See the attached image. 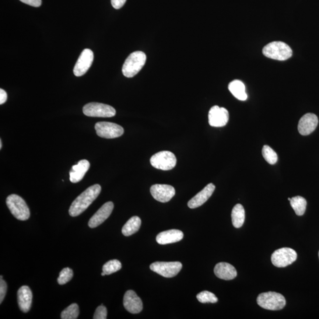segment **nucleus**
<instances>
[{
	"mask_svg": "<svg viewBox=\"0 0 319 319\" xmlns=\"http://www.w3.org/2000/svg\"><path fill=\"white\" fill-rule=\"evenodd\" d=\"M297 252L290 248H282L274 252L271 255L272 264L277 267H286L295 261Z\"/></svg>",
	"mask_w": 319,
	"mask_h": 319,
	"instance_id": "nucleus-8",
	"label": "nucleus"
},
{
	"mask_svg": "<svg viewBox=\"0 0 319 319\" xmlns=\"http://www.w3.org/2000/svg\"><path fill=\"white\" fill-rule=\"evenodd\" d=\"M6 204L15 218L20 220H26L30 218L29 207L24 200L20 196L13 194L8 196Z\"/></svg>",
	"mask_w": 319,
	"mask_h": 319,
	"instance_id": "nucleus-5",
	"label": "nucleus"
},
{
	"mask_svg": "<svg viewBox=\"0 0 319 319\" xmlns=\"http://www.w3.org/2000/svg\"><path fill=\"white\" fill-rule=\"evenodd\" d=\"M8 100V94L4 89H0V104H5Z\"/></svg>",
	"mask_w": 319,
	"mask_h": 319,
	"instance_id": "nucleus-35",
	"label": "nucleus"
},
{
	"mask_svg": "<svg viewBox=\"0 0 319 319\" xmlns=\"http://www.w3.org/2000/svg\"><path fill=\"white\" fill-rule=\"evenodd\" d=\"M32 298V292L29 287L24 286L20 287L17 293V300L20 309L24 313H27L30 310Z\"/></svg>",
	"mask_w": 319,
	"mask_h": 319,
	"instance_id": "nucleus-18",
	"label": "nucleus"
},
{
	"mask_svg": "<svg viewBox=\"0 0 319 319\" xmlns=\"http://www.w3.org/2000/svg\"><path fill=\"white\" fill-rule=\"evenodd\" d=\"M107 318V308L101 305L97 308L94 315V319H106Z\"/></svg>",
	"mask_w": 319,
	"mask_h": 319,
	"instance_id": "nucleus-31",
	"label": "nucleus"
},
{
	"mask_svg": "<svg viewBox=\"0 0 319 319\" xmlns=\"http://www.w3.org/2000/svg\"><path fill=\"white\" fill-rule=\"evenodd\" d=\"M231 218L233 225L236 229H240L243 225L245 219V212L244 207L241 204H237L234 207Z\"/></svg>",
	"mask_w": 319,
	"mask_h": 319,
	"instance_id": "nucleus-24",
	"label": "nucleus"
},
{
	"mask_svg": "<svg viewBox=\"0 0 319 319\" xmlns=\"http://www.w3.org/2000/svg\"><path fill=\"white\" fill-rule=\"evenodd\" d=\"M290 205L298 216H302L306 211V200L301 196H297L291 198Z\"/></svg>",
	"mask_w": 319,
	"mask_h": 319,
	"instance_id": "nucleus-25",
	"label": "nucleus"
},
{
	"mask_svg": "<svg viewBox=\"0 0 319 319\" xmlns=\"http://www.w3.org/2000/svg\"><path fill=\"white\" fill-rule=\"evenodd\" d=\"M177 159L173 153L169 151H162L151 157L152 166L157 169L170 170L176 166Z\"/></svg>",
	"mask_w": 319,
	"mask_h": 319,
	"instance_id": "nucleus-6",
	"label": "nucleus"
},
{
	"mask_svg": "<svg viewBox=\"0 0 319 319\" xmlns=\"http://www.w3.org/2000/svg\"><path fill=\"white\" fill-rule=\"evenodd\" d=\"M229 111L225 108L215 105L210 108L209 112V124L212 127H223L229 122Z\"/></svg>",
	"mask_w": 319,
	"mask_h": 319,
	"instance_id": "nucleus-11",
	"label": "nucleus"
},
{
	"mask_svg": "<svg viewBox=\"0 0 319 319\" xmlns=\"http://www.w3.org/2000/svg\"><path fill=\"white\" fill-rule=\"evenodd\" d=\"M229 89L237 98L240 101L247 100L248 96L245 92V86L244 83L239 80H234L229 84Z\"/></svg>",
	"mask_w": 319,
	"mask_h": 319,
	"instance_id": "nucleus-22",
	"label": "nucleus"
},
{
	"mask_svg": "<svg viewBox=\"0 0 319 319\" xmlns=\"http://www.w3.org/2000/svg\"><path fill=\"white\" fill-rule=\"evenodd\" d=\"M197 299L202 303H215L218 302V298L214 294L208 292V291H203L198 294L196 296Z\"/></svg>",
	"mask_w": 319,
	"mask_h": 319,
	"instance_id": "nucleus-29",
	"label": "nucleus"
},
{
	"mask_svg": "<svg viewBox=\"0 0 319 319\" xmlns=\"http://www.w3.org/2000/svg\"><path fill=\"white\" fill-rule=\"evenodd\" d=\"M95 128L98 136L107 139L120 138L124 132L121 126L110 122H97Z\"/></svg>",
	"mask_w": 319,
	"mask_h": 319,
	"instance_id": "nucleus-10",
	"label": "nucleus"
},
{
	"mask_svg": "<svg viewBox=\"0 0 319 319\" xmlns=\"http://www.w3.org/2000/svg\"><path fill=\"white\" fill-rule=\"evenodd\" d=\"M151 194L156 201L162 203L169 202L175 195V189L168 185L157 184L150 188Z\"/></svg>",
	"mask_w": 319,
	"mask_h": 319,
	"instance_id": "nucleus-13",
	"label": "nucleus"
},
{
	"mask_svg": "<svg viewBox=\"0 0 319 319\" xmlns=\"http://www.w3.org/2000/svg\"><path fill=\"white\" fill-rule=\"evenodd\" d=\"M83 113L87 117L110 118L115 116L116 111L110 105L90 103L83 107Z\"/></svg>",
	"mask_w": 319,
	"mask_h": 319,
	"instance_id": "nucleus-7",
	"label": "nucleus"
},
{
	"mask_svg": "<svg viewBox=\"0 0 319 319\" xmlns=\"http://www.w3.org/2000/svg\"><path fill=\"white\" fill-rule=\"evenodd\" d=\"M215 189V186L213 184H209L207 185L202 191L199 192L197 195L189 201L188 204L189 208L195 209L204 204L212 195Z\"/></svg>",
	"mask_w": 319,
	"mask_h": 319,
	"instance_id": "nucleus-17",
	"label": "nucleus"
},
{
	"mask_svg": "<svg viewBox=\"0 0 319 319\" xmlns=\"http://www.w3.org/2000/svg\"><path fill=\"white\" fill-rule=\"evenodd\" d=\"M154 272L166 278H173L178 275L182 268L180 262H156L150 265Z\"/></svg>",
	"mask_w": 319,
	"mask_h": 319,
	"instance_id": "nucleus-9",
	"label": "nucleus"
},
{
	"mask_svg": "<svg viewBox=\"0 0 319 319\" xmlns=\"http://www.w3.org/2000/svg\"><path fill=\"white\" fill-rule=\"evenodd\" d=\"M79 310L78 305L73 303L70 305L61 313L62 319H76L78 317Z\"/></svg>",
	"mask_w": 319,
	"mask_h": 319,
	"instance_id": "nucleus-26",
	"label": "nucleus"
},
{
	"mask_svg": "<svg viewBox=\"0 0 319 319\" xmlns=\"http://www.w3.org/2000/svg\"><path fill=\"white\" fill-rule=\"evenodd\" d=\"M257 304L269 310H280L285 307L286 301L282 294L276 292L262 293L258 296Z\"/></svg>",
	"mask_w": 319,
	"mask_h": 319,
	"instance_id": "nucleus-4",
	"label": "nucleus"
},
{
	"mask_svg": "<svg viewBox=\"0 0 319 319\" xmlns=\"http://www.w3.org/2000/svg\"><path fill=\"white\" fill-rule=\"evenodd\" d=\"M127 0H111V5L115 9H120L123 7Z\"/></svg>",
	"mask_w": 319,
	"mask_h": 319,
	"instance_id": "nucleus-34",
	"label": "nucleus"
},
{
	"mask_svg": "<svg viewBox=\"0 0 319 319\" xmlns=\"http://www.w3.org/2000/svg\"><path fill=\"white\" fill-rule=\"evenodd\" d=\"M90 167V163L86 160H81L78 164L73 166L70 171V180L72 183L76 184L82 179Z\"/></svg>",
	"mask_w": 319,
	"mask_h": 319,
	"instance_id": "nucleus-21",
	"label": "nucleus"
},
{
	"mask_svg": "<svg viewBox=\"0 0 319 319\" xmlns=\"http://www.w3.org/2000/svg\"><path fill=\"white\" fill-rule=\"evenodd\" d=\"M318 258H319V252H318Z\"/></svg>",
	"mask_w": 319,
	"mask_h": 319,
	"instance_id": "nucleus-39",
	"label": "nucleus"
},
{
	"mask_svg": "<svg viewBox=\"0 0 319 319\" xmlns=\"http://www.w3.org/2000/svg\"><path fill=\"white\" fill-rule=\"evenodd\" d=\"M0 149H2V140H0Z\"/></svg>",
	"mask_w": 319,
	"mask_h": 319,
	"instance_id": "nucleus-36",
	"label": "nucleus"
},
{
	"mask_svg": "<svg viewBox=\"0 0 319 319\" xmlns=\"http://www.w3.org/2000/svg\"><path fill=\"white\" fill-rule=\"evenodd\" d=\"M113 209L114 203L112 202H108L102 206L89 220L88 225L90 229H95L100 225L109 218Z\"/></svg>",
	"mask_w": 319,
	"mask_h": 319,
	"instance_id": "nucleus-14",
	"label": "nucleus"
},
{
	"mask_svg": "<svg viewBox=\"0 0 319 319\" xmlns=\"http://www.w3.org/2000/svg\"><path fill=\"white\" fill-rule=\"evenodd\" d=\"M94 61V53L89 49H85L80 55L76 63L73 73L76 76L85 75L88 71Z\"/></svg>",
	"mask_w": 319,
	"mask_h": 319,
	"instance_id": "nucleus-12",
	"label": "nucleus"
},
{
	"mask_svg": "<svg viewBox=\"0 0 319 319\" xmlns=\"http://www.w3.org/2000/svg\"><path fill=\"white\" fill-rule=\"evenodd\" d=\"M105 275H105V273H104V272H102V274H101L102 276H104Z\"/></svg>",
	"mask_w": 319,
	"mask_h": 319,
	"instance_id": "nucleus-37",
	"label": "nucleus"
},
{
	"mask_svg": "<svg viewBox=\"0 0 319 319\" xmlns=\"http://www.w3.org/2000/svg\"><path fill=\"white\" fill-rule=\"evenodd\" d=\"M262 153L263 157L269 164H275L278 162V154L270 147L267 145L264 146L262 148Z\"/></svg>",
	"mask_w": 319,
	"mask_h": 319,
	"instance_id": "nucleus-28",
	"label": "nucleus"
},
{
	"mask_svg": "<svg viewBox=\"0 0 319 319\" xmlns=\"http://www.w3.org/2000/svg\"><path fill=\"white\" fill-rule=\"evenodd\" d=\"M184 233L180 230H171L160 233L157 235L156 241L160 245H166L177 243L184 238Z\"/></svg>",
	"mask_w": 319,
	"mask_h": 319,
	"instance_id": "nucleus-19",
	"label": "nucleus"
},
{
	"mask_svg": "<svg viewBox=\"0 0 319 319\" xmlns=\"http://www.w3.org/2000/svg\"><path fill=\"white\" fill-rule=\"evenodd\" d=\"M121 268V262L117 259H113L105 263L103 267V272L106 275H110L120 270Z\"/></svg>",
	"mask_w": 319,
	"mask_h": 319,
	"instance_id": "nucleus-27",
	"label": "nucleus"
},
{
	"mask_svg": "<svg viewBox=\"0 0 319 319\" xmlns=\"http://www.w3.org/2000/svg\"><path fill=\"white\" fill-rule=\"evenodd\" d=\"M265 57L277 61H286L292 57V49L283 41H276L265 45L262 49Z\"/></svg>",
	"mask_w": 319,
	"mask_h": 319,
	"instance_id": "nucleus-2",
	"label": "nucleus"
},
{
	"mask_svg": "<svg viewBox=\"0 0 319 319\" xmlns=\"http://www.w3.org/2000/svg\"><path fill=\"white\" fill-rule=\"evenodd\" d=\"M318 124V118L314 114L308 113L301 118L298 130L302 135H308L313 132L316 128Z\"/></svg>",
	"mask_w": 319,
	"mask_h": 319,
	"instance_id": "nucleus-16",
	"label": "nucleus"
},
{
	"mask_svg": "<svg viewBox=\"0 0 319 319\" xmlns=\"http://www.w3.org/2000/svg\"><path fill=\"white\" fill-rule=\"evenodd\" d=\"M146 59V55L143 52L132 53L126 59L122 66V73L127 78H132L141 71L145 65Z\"/></svg>",
	"mask_w": 319,
	"mask_h": 319,
	"instance_id": "nucleus-3",
	"label": "nucleus"
},
{
	"mask_svg": "<svg viewBox=\"0 0 319 319\" xmlns=\"http://www.w3.org/2000/svg\"><path fill=\"white\" fill-rule=\"evenodd\" d=\"M7 290H8V285L4 280L1 279L0 280V303L3 302L6 296Z\"/></svg>",
	"mask_w": 319,
	"mask_h": 319,
	"instance_id": "nucleus-32",
	"label": "nucleus"
},
{
	"mask_svg": "<svg viewBox=\"0 0 319 319\" xmlns=\"http://www.w3.org/2000/svg\"><path fill=\"white\" fill-rule=\"evenodd\" d=\"M126 310L132 314H138L143 310L142 300L132 290H128L125 293L123 301Z\"/></svg>",
	"mask_w": 319,
	"mask_h": 319,
	"instance_id": "nucleus-15",
	"label": "nucleus"
},
{
	"mask_svg": "<svg viewBox=\"0 0 319 319\" xmlns=\"http://www.w3.org/2000/svg\"><path fill=\"white\" fill-rule=\"evenodd\" d=\"M73 276L72 269L69 268H65L62 269L58 279L59 285H64L71 281Z\"/></svg>",
	"mask_w": 319,
	"mask_h": 319,
	"instance_id": "nucleus-30",
	"label": "nucleus"
},
{
	"mask_svg": "<svg viewBox=\"0 0 319 319\" xmlns=\"http://www.w3.org/2000/svg\"><path fill=\"white\" fill-rule=\"evenodd\" d=\"M101 191V186L98 184L86 189L72 202L69 210V215L76 217L81 214L98 198Z\"/></svg>",
	"mask_w": 319,
	"mask_h": 319,
	"instance_id": "nucleus-1",
	"label": "nucleus"
},
{
	"mask_svg": "<svg viewBox=\"0 0 319 319\" xmlns=\"http://www.w3.org/2000/svg\"><path fill=\"white\" fill-rule=\"evenodd\" d=\"M20 1L34 8H38L41 5V0H20Z\"/></svg>",
	"mask_w": 319,
	"mask_h": 319,
	"instance_id": "nucleus-33",
	"label": "nucleus"
},
{
	"mask_svg": "<svg viewBox=\"0 0 319 319\" xmlns=\"http://www.w3.org/2000/svg\"><path fill=\"white\" fill-rule=\"evenodd\" d=\"M288 200H289V201H291V198H288Z\"/></svg>",
	"mask_w": 319,
	"mask_h": 319,
	"instance_id": "nucleus-38",
	"label": "nucleus"
},
{
	"mask_svg": "<svg viewBox=\"0 0 319 319\" xmlns=\"http://www.w3.org/2000/svg\"><path fill=\"white\" fill-rule=\"evenodd\" d=\"M215 275L219 279L231 280L236 278L237 271L234 266L227 262H219L214 268Z\"/></svg>",
	"mask_w": 319,
	"mask_h": 319,
	"instance_id": "nucleus-20",
	"label": "nucleus"
},
{
	"mask_svg": "<svg viewBox=\"0 0 319 319\" xmlns=\"http://www.w3.org/2000/svg\"><path fill=\"white\" fill-rule=\"evenodd\" d=\"M141 225V219L138 216H132L122 227V233L125 237L132 236L138 232Z\"/></svg>",
	"mask_w": 319,
	"mask_h": 319,
	"instance_id": "nucleus-23",
	"label": "nucleus"
}]
</instances>
